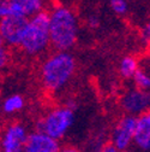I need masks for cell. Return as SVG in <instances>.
Segmentation results:
<instances>
[{"label":"cell","mask_w":150,"mask_h":152,"mask_svg":"<svg viewBox=\"0 0 150 152\" xmlns=\"http://www.w3.org/2000/svg\"><path fill=\"white\" fill-rule=\"evenodd\" d=\"M76 71V61L69 51H57L49 56L41 66L42 86L52 93L64 89Z\"/></svg>","instance_id":"6da1fadb"},{"label":"cell","mask_w":150,"mask_h":152,"mask_svg":"<svg viewBox=\"0 0 150 152\" xmlns=\"http://www.w3.org/2000/svg\"><path fill=\"white\" fill-rule=\"evenodd\" d=\"M77 17L69 7H55L49 13V42L57 51H69L77 42Z\"/></svg>","instance_id":"7a4b0ae2"},{"label":"cell","mask_w":150,"mask_h":152,"mask_svg":"<svg viewBox=\"0 0 150 152\" xmlns=\"http://www.w3.org/2000/svg\"><path fill=\"white\" fill-rule=\"evenodd\" d=\"M49 42V13L40 11L28 18L19 47L30 56L45 52Z\"/></svg>","instance_id":"3957f363"},{"label":"cell","mask_w":150,"mask_h":152,"mask_svg":"<svg viewBox=\"0 0 150 152\" xmlns=\"http://www.w3.org/2000/svg\"><path fill=\"white\" fill-rule=\"evenodd\" d=\"M74 123V110L66 106H59L52 109L37 122V130L48 137L60 140L63 139Z\"/></svg>","instance_id":"277c9868"},{"label":"cell","mask_w":150,"mask_h":152,"mask_svg":"<svg viewBox=\"0 0 150 152\" xmlns=\"http://www.w3.org/2000/svg\"><path fill=\"white\" fill-rule=\"evenodd\" d=\"M137 116L124 115L115 124L110 134V145H113L119 152L127 151L132 145L133 133L136 128Z\"/></svg>","instance_id":"5b68a950"},{"label":"cell","mask_w":150,"mask_h":152,"mask_svg":"<svg viewBox=\"0 0 150 152\" xmlns=\"http://www.w3.org/2000/svg\"><path fill=\"white\" fill-rule=\"evenodd\" d=\"M28 135V129L22 122L10 123L0 138V150L1 152H23Z\"/></svg>","instance_id":"8992f818"},{"label":"cell","mask_w":150,"mask_h":152,"mask_svg":"<svg viewBox=\"0 0 150 152\" xmlns=\"http://www.w3.org/2000/svg\"><path fill=\"white\" fill-rule=\"evenodd\" d=\"M150 104V97L146 91L138 88H131L126 91L120 99V105L126 115L139 116L144 112H148Z\"/></svg>","instance_id":"52a82bcc"},{"label":"cell","mask_w":150,"mask_h":152,"mask_svg":"<svg viewBox=\"0 0 150 152\" xmlns=\"http://www.w3.org/2000/svg\"><path fill=\"white\" fill-rule=\"evenodd\" d=\"M28 18L21 16H7L0 18V34L5 44L11 46H19Z\"/></svg>","instance_id":"ba28073f"},{"label":"cell","mask_w":150,"mask_h":152,"mask_svg":"<svg viewBox=\"0 0 150 152\" xmlns=\"http://www.w3.org/2000/svg\"><path fill=\"white\" fill-rule=\"evenodd\" d=\"M60 144L40 130L29 133L23 152H58Z\"/></svg>","instance_id":"9c48e42d"},{"label":"cell","mask_w":150,"mask_h":152,"mask_svg":"<svg viewBox=\"0 0 150 152\" xmlns=\"http://www.w3.org/2000/svg\"><path fill=\"white\" fill-rule=\"evenodd\" d=\"M132 144H135L136 147H138L141 151L149 152L150 150V113L149 111L137 116Z\"/></svg>","instance_id":"30bf717a"},{"label":"cell","mask_w":150,"mask_h":152,"mask_svg":"<svg viewBox=\"0 0 150 152\" xmlns=\"http://www.w3.org/2000/svg\"><path fill=\"white\" fill-rule=\"evenodd\" d=\"M25 100L21 94H11L6 97L1 103V110L6 115H13L16 112H19L24 109Z\"/></svg>","instance_id":"8fae6325"},{"label":"cell","mask_w":150,"mask_h":152,"mask_svg":"<svg viewBox=\"0 0 150 152\" xmlns=\"http://www.w3.org/2000/svg\"><path fill=\"white\" fill-rule=\"evenodd\" d=\"M139 64L133 56H125L119 63L120 76L125 80H132L133 75L138 70Z\"/></svg>","instance_id":"7c38bea8"},{"label":"cell","mask_w":150,"mask_h":152,"mask_svg":"<svg viewBox=\"0 0 150 152\" xmlns=\"http://www.w3.org/2000/svg\"><path fill=\"white\" fill-rule=\"evenodd\" d=\"M7 16H23L21 0H0V18Z\"/></svg>","instance_id":"4fadbf2b"},{"label":"cell","mask_w":150,"mask_h":152,"mask_svg":"<svg viewBox=\"0 0 150 152\" xmlns=\"http://www.w3.org/2000/svg\"><path fill=\"white\" fill-rule=\"evenodd\" d=\"M136 88L142 89V91H146L150 88V76L149 72L142 68H138V70L136 71V74L133 75L132 77Z\"/></svg>","instance_id":"5bb4252c"},{"label":"cell","mask_w":150,"mask_h":152,"mask_svg":"<svg viewBox=\"0 0 150 152\" xmlns=\"http://www.w3.org/2000/svg\"><path fill=\"white\" fill-rule=\"evenodd\" d=\"M110 7L118 15H125L128 6L126 0H110Z\"/></svg>","instance_id":"9a60e30c"},{"label":"cell","mask_w":150,"mask_h":152,"mask_svg":"<svg viewBox=\"0 0 150 152\" xmlns=\"http://www.w3.org/2000/svg\"><path fill=\"white\" fill-rule=\"evenodd\" d=\"M7 62H9V53L3 46L0 47V70H3L7 65Z\"/></svg>","instance_id":"2e32d148"},{"label":"cell","mask_w":150,"mask_h":152,"mask_svg":"<svg viewBox=\"0 0 150 152\" xmlns=\"http://www.w3.org/2000/svg\"><path fill=\"white\" fill-rule=\"evenodd\" d=\"M96 152H119L113 145H110V144H106L103 146H101Z\"/></svg>","instance_id":"e0dca14e"},{"label":"cell","mask_w":150,"mask_h":152,"mask_svg":"<svg viewBox=\"0 0 150 152\" xmlns=\"http://www.w3.org/2000/svg\"><path fill=\"white\" fill-rule=\"evenodd\" d=\"M88 24L91 28H97L99 27V18L96 16H90L88 20Z\"/></svg>","instance_id":"ac0fdd59"},{"label":"cell","mask_w":150,"mask_h":152,"mask_svg":"<svg viewBox=\"0 0 150 152\" xmlns=\"http://www.w3.org/2000/svg\"><path fill=\"white\" fill-rule=\"evenodd\" d=\"M58 152H81V150L74 146H65V147H60Z\"/></svg>","instance_id":"d6986e66"},{"label":"cell","mask_w":150,"mask_h":152,"mask_svg":"<svg viewBox=\"0 0 150 152\" xmlns=\"http://www.w3.org/2000/svg\"><path fill=\"white\" fill-rule=\"evenodd\" d=\"M144 29H145V34L143 33V34H142V36H143V39H144V37H145V40L148 41V40H149V31H150V29H149V26L144 27Z\"/></svg>","instance_id":"ffe728a7"},{"label":"cell","mask_w":150,"mask_h":152,"mask_svg":"<svg viewBox=\"0 0 150 152\" xmlns=\"http://www.w3.org/2000/svg\"><path fill=\"white\" fill-rule=\"evenodd\" d=\"M4 44H5V41H4V39H3L1 34H0V47H3V46H4Z\"/></svg>","instance_id":"44dd1931"},{"label":"cell","mask_w":150,"mask_h":152,"mask_svg":"<svg viewBox=\"0 0 150 152\" xmlns=\"http://www.w3.org/2000/svg\"><path fill=\"white\" fill-rule=\"evenodd\" d=\"M123 152H131V151H130V150H127V151H123Z\"/></svg>","instance_id":"7402d4cb"},{"label":"cell","mask_w":150,"mask_h":152,"mask_svg":"<svg viewBox=\"0 0 150 152\" xmlns=\"http://www.w3.org/2000/svg\"><path fill=\"white\" fill-rule=\"evenodd\" d=\"M0 152H1V150H0Z\"/></svg>","instance_id":"603a6c76"}]
</instances>
